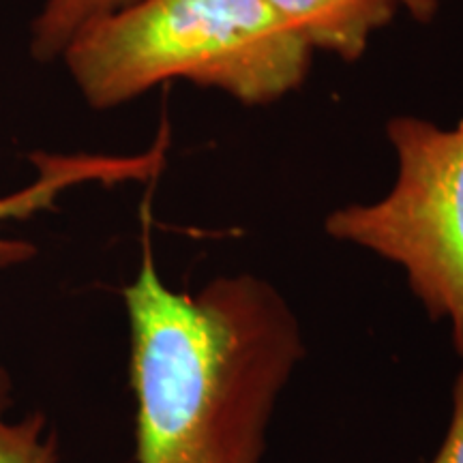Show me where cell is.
Here are the masks:
<instances>
[{
	"label": "cell",
	"instance_id": "1",
	"mask_svg": "<svg viewBox=\"0 0 463 463\" xmlns=\"http://www.w3.org/2000/svg\"><path fill=\"white\" fill-rule=\"evenodd\" d=\"M129 316L137 463H262L266 431L305 356L300 324L269 281L217 277L200 292L161 279L148 236Z\"/></svg>",
	"mask_w": 463,
	"mask_h": 463
},
{
	"label": "cell",
	"instance_id": "2",
	"mask_svg": "<svg viewBox=\"0 0 463 463\" xmlns=\"http://www.w3.org/2000/svg\"><path fill=\"white\" fill-rule=\"evenodd\" d=\"M61 58L97 109L170 80L269 106L305 84L314 50L266 0H136L86 26Z\"/></svg>",
	"mask_w": 463,
	"mask_h": 463
},
{
	"label": "cell",
	"instance_id": "3",
	"mask_svg": "<svg viewBox=\"0 0 463 463\" xmlns=\"http://www.w3.org/2000/svg\"><path fill=\"white\" fill-rule=\"evenodd\" d=\"M386 137L397 157L389 194L337 208L324 228L402 266L427 316L449 322L463 358V118L444 129L420 116H392Z\"/></svg>",
	"mask_w": 463,
	"mask_h": 463
},
{
	"label": "cell",
	"instance_id": "4",
	"mask_svg": "<svg viewBox=\"0 0 463 463\" xmlns=\"http://www.w3.org/2000/svg\"><path fill=\"white\" fill-rule=\"evenodd\" d=\"M167 131L161 129L157 142L142 155L114 157V155H33L37 165V181L22 191L0 198V225L9 219H28L48 211L62 191L84 183H123L146 181L159 174L165 161ZM34 256V247L20 241H9L0 234V269L26 262Z\"/></svg>",
	"mask_w": 463,
	"mask_h": 463
},
{
	"label": "cell",
	"instance_id": "5",
	"mask_svg": "<svg viewBox=\"0 0 463 463\" xmlns=\"http://www.w3.org/2000/svg\"><path fill=\"white\" fill-rule=\"evenodd\" d=\"M314 52L356 62L391 24L395 0H266Z\"/></svg>",
	"mask_w": 463,
	"mask_h": 463
},
{
	"label": "cell",
	"instance_id": "6",
	"mask_svg": "<svg viewBox=\"0 0 463 463\" xmlns=\"http://www.w3.org/2000/svg\"><path fill=\"white\" fill-rule=\"evenodd\" d=\"M131 3L136 0H45L33 24V54L39 61L61 58L86 26Z\"/></svg>",
	"mask_w": 463,
	"mask_h": 463
},
{
	"label": "cell",
	"instance_id": "7",
	"mask_svg": "<svg viewBox=\"0 0 463 463\" xmlns=\"http://www.w3.org/2000/svg\"><path fill=\"white\" fill-rule=\"evenodd\" d=\"M11 405V378L0 367V463H58L56 433L45 436V416L34 412L22 422L5 419Z\"/></svg>",
	"mask_w": 463,
	"mask_h": 463
},
{
	"label": "cell",
	"instance_id": "8",
	"mask_svg": "<svg viewBox=\"0 0 463 463\" xmlns=\"http://www.w3.org/2000/svg\"><path fill=\"white\" fill-rule=\"evenodd\" d=\"M430 463H463V363L453 384V410L447 436Z\"/></svg>",
	"mask_w": 463,
	"mask_h": 463
},
{
	"label": "cell",
	"instance_id": "9",
	"mask_svg": "<svg viewBox=\"0 0 463 463\" xmlns=\"http://www.w3.org/2000/svg\"><path fill=\"white\" fill-rule=\"evenodd\" d=\"M395 3L420 24H430L439 11V0H395Z\"/></svg>",
	"mask_w": 463,
	"mask_h": 463
}]
</instances>
